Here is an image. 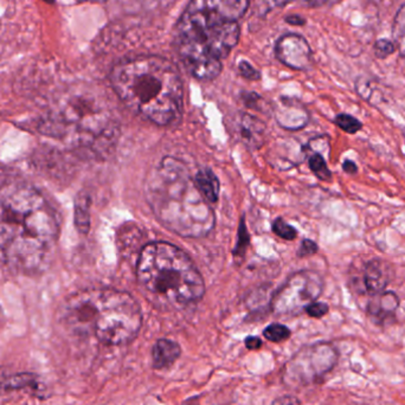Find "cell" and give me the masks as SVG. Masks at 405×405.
Instances as JSON below:
<instances>
[{
    "label": "cell",
    "mask_w": 405,
    "mask_h": 405,
    "mask_svg": "<svg viewBox=\"0 0 405 405\" xmlns=\"http://www.w3.org/2000/svg\"><path fill=\"white\" fill-rule=\"evenodd\" d=\"M59 235V216L42 192L22 182L0 186V265L25 275L42 273Z\"/></svg>",
    "instance_id": "cell-1"
},
{
    "label": "cell",
    "mask_w": 405,
    "mask_h": 405,
    "mask_svg": "<svg viewBox=\"0 0 405 405\" xmlns=\"http://www.w3.org/2000/svg\"><path fill=\"white\" fill-rule=\"evenodd\" d=\"M249 0H191L177 23L175 50L186 71L210 81L222 71V61L236 47L240 20Z\"/></svg>",
    "instance_id": "cell-2"
},
{
    "label": "cell",
    "mask_w": 405,
    "mask_h": 405,
    "mask_svg": "<svg viewBox=\"0 0 405 405\" xmlns=\"http://www.w3.org/2000/svg\"><path fill=\"white\" fill-rule=\"evenodd\" d=\"M114 91L129 110L159 126L179 120L184 105L183 81L168 59L141 56L114 66Z\"/></svg>",
    "instance_id": "cell-3"
},
{
    "label": "cell",
    "mask_w": 405,
    "mask_h": 405,
    "mask_svg": "<svg viewBox=\"0 0 405 405\" xmlns=\"http://www.w3.org/2000/svg\"><path fill=\"white\" fill-rule=\"evenodd\" d=\"M145 196L156 219L175 234L200 238L214 229L210 202L186 166L175 158L166 156L148 172Z\"/></svg>",
    "instance_id": "cell-4"
},
{
    "label": "cell",
    "mask_w": 405,
    "mask_h": 405,
    "mask_svg": "<svg viewBox=\"0 0 405 405\" xmlns=\"http://www.w3.org/2000/svg\"><path fill=\"white\" fill-rule=\"evenodd\" d=\"M59 321L78 337L94 335L100 343L120 346L139 334L142 313L131 294L117 289H87L69 296Z\"/></svg>",
    "instance_id": "cell-5"
},
{
    "label": "cell",
    "mask_w": 405,
    "mask_h": 405,
    "mask_svg": "<svg viewBox=\"0 0 405 405\" xmlns=\"http://www.w3.org/2000/svg\"><path fill=\"white\" fill-rule=\"evenodd\" d=\"M141 287L165 307L183 308L202 299L205 286L191 258L178 246L154 242L144 246L138 260Z\"/></svg>",
    "instance_id": "cell-6"
},
{
    "label": "cell",
    "mask_w": 405,
    "mask_h": 405,
    "mask_svg": "<svg viewBox=\"0 0 405 405\" xmlns=\"http://www.w3.org/2000/svg\"><path fill=\"white\" fill-rule=\"evenodd\" d=\"M44 132L76 147L105 152L117 137V122L94 98L74 96L49 117Z\"/></svg>",
    "instance_id": "cell-7"
},
{
    "label": "cell",
    "mask_w": 405,
    "mask_h": 405,
    "mask_svg": "<svg viewBox=\"0 0 405 405\" xmlns=\"http://www.w3.org/2000/svg\"><path fill=\"white\" fill-rule=\"evenodd\" d=\"M338 353L331 344L318 343L304 347L285 367L284 381L289 386H304L316 382L334 367Z\"/></svg>",
    "instance_id": "cell-8"
},
{
    "label": "cell",
    "mask_w": 405,
    "mask_h": 405,
    "mask_svg": "<svg viewBox=\"0 0 405 405\" xmlns=\"http://www.w3.org/2000/svg\"><path fill=\"white\" fill-rule=\"evenodd\" d=\"M321 275L313 270H301L286 281L272 300L277 316H295L314 302L323 293Z\"/></svg>",
    "instance_id": "cell-9"
},
{
    "label": "cell",
    "mask_w": 405,
    "mask_h": 405,
    "mask_svg": "<svg viewBox=\"0 0 405 405\" xmlns=\"http://www.w3.org/2000/svg\"><path fill=\"white\" fill-rule=\"evenodd\" d=\"M277 59L296 71H304L312 63V50L307 40L299 35H286L277 45Z\"/></svg>",
    "instance_id": "cell-10"
},
{
    "label": "cell",
    "mask_w": 405,
    "mask_h": 405,
    "mask_svg": "<svg viewBox=\"0 0 405 405\" xmlns=\"http://www.w3.org/2000/svg\"><path fill=\"white\" fill-rule=\"evenodd\" d=\"M236 135L249 148L261 147L265 140V125L249 114H238L233 124Z\"/></svg>",
    "instance_id": "cell-11"
},
{
    "label": "cell",
    "mask_w": 405,
    "mask_h": 405,
    "mask_svg": "<svg viewBox=\"0 0 405 405\" xmlns=\"http://www.w3.org/2000/svg\"><path fill=\"white\" fill-rule=\"evenodd\" d=\"M392 277V269L382 258L369 262L364 273V284L370 295L374 296L384 292Z\"/></svg>",
    "instance_id": "cell-12"
},
{
    "label": "cell",
    "mask_w": 405,
    "mask_h": 405,
    "mask_svg": "<svg viewBox=\"0 0 405 405\" xmlns=\"http://www.w3.org/2000/svg\"><path fill=\"white\" fill-rule=\"evenodd\" d=\"M277 119L284 128L301 129L307 125L308 113L299 103L285 100L277 108Z\"/></svg>",
    "instance_id": "cell-13"
},
{
    "label": "cell",
    "mask_w": 405,
    "mask_h": 405,
    "mask_svg": "<svg viewBox=\"0 0 405 405\" xmlns=\"http://www.w3.org/2000/svg\"><path fill=\"white\" fill-rule=\"evenodd\" d=\"M182 355L179 344L170 339H159L152 351V365L156 370H166L177 362Z\"/></svg>",
    "instance_id": "cell-14"
},
{
    "label": "cell",
    "mask_w": 405,
    "mask_h": 405,
    "mask_svg": "<svg viewBox=\"0 0 405 405\" xmlns=\"http://www.w3.org/2000/svg\"><path fill=\"white\" fill-rule=\"evenodd\" d=\"M374 296L376 297L369 304L367 311L371 316L377 318L378 320L385 319L388 316H392L399 306L398 296L392 292L381 293Z\"/></svg>",
    "instance_id": "cell-15"
},
{
    "label": "cell",
    "mask_w": 405,
    "mask_h": 405,
    "mask_svg": "<svg viewBox=\"0 0 405 405\" xmlns=\"http://www.w3.org/2000/svg\"><path fill=\"white\" fill-rule=\"evenodd\" d=\"M90 196L87 192H78L75 198V226L80 234H88L90 229Z\"/></svg>",
    "instance_id": "cell-16"
},
{
    "label": "cell",
    "mask_w": 405,
    "mask_h": 405,
    "mask_svg": "<svg viewBox=\"0 0 405 405\" xmlns=\"http://www.w3.org/2000/svg\"><path fill=\"white\" fill-rule=\"evenodd\" d=\"M193 178L199 191L202 192L207 202H216L219 200V182L214 172L210 170H200Z\"/></svg>",
    "instance_id": "cell-17"
},
{
    "label": "cell",
    "mask_w": 405,
    "mask_h": 405,
    "mask_svg": "<svg viewBox=\"0 0 405 405\" xmlns=\"http://www.w3.org/2000/svg\"><path fill=\"white\" fill-rule=\"evenodd\" d=\"M37 385V378L35 374H18L8 377H0V390L12 391V390L24 389L27 386Z\"/></svg>",
    "instance_id": "cell-18"
},
{
    "label": "cell",
    "mask_w": 405,
    "mask_h": 405,
    "mask_svg": "<svg viewBox=\"0 0 405 405\" xmlns=\"http://www.w3.org/2000/svg\"><path fill=\"white\" fill-rule=\"evenodd\" d=\"M392 37L396 49L399 51L402 59L405 61V4L398 10L395 17Z\"/></svg>",
    "instance_id": "cell-19"
},
{
    "label": "cell",
    "mask_w": 405,
    "mask_h": 405,
    "mask_svg": "<svg viewBox=\"0 0 405 405\" xmlns=\"http://www.w3.org/2000/svg\"><path fill=\"white\" fill-rule=\"evenodd\" d=\"M309 168L320 180L330 182L332 179L331 171L327 168L326 160L323 158V154L313 153L312 156H309Z\"/></svg>",
    "instance_id": "cell-20"
},
{
    "label": "cell",
    "mask_w": 405,
    "mask_h": 405,
    "mask_svg": "<svg viewBox=\"0 0 405 405\" xmlns=\"http://www.w3.org/2000/svg\"><path fill=\"white\" fill-rule=\"evenodd\" d=\"M265 339H268L272 343H281L285 341L290 337V331L288 327H286L281 323H272L263 331Z\"/></svg>",
    "instance_id": "cell-21"
},
{
    "label": "cell",
    "mask_w": 405,
    "mask_h": 405,
    "mask_svg": "<svg viewBox=\"0 0 405 405\" xmlns=\"http://www.w3.org/2000/svg\"><path fill=\"white\" fill-rule=\"evenodd\" d=\"M335 124L343 129L344 132L348 133V134H355L362 129V124L358 119L348 115V114H340L335 117Z\"/></svg>",
    "instance_id": "cell-22"
},
{
    "label": "cell",
    "mask_w": 405,
    "mask_h": 405,
    "mask_svg": "<svg viewBox=\"0 0 405 405\" xmlns=\"http://www.w3.org/2000/svg\"><path fill=\"white\" fill-rule=\"evenodd\" d=\"M273 230L279 237L287 240V241L295 240L296 236H297L295 228H293L290 224L286 223L282 219H275V222L273 223Z\"/></svg>",
    "instance_id": "cell-23"
},
{
    "label": "cell",
    "mask_w": 405,
    "mask_h": 405,
    "mask_svg": "<svg viewBox=\"0 0 405 405\" xmlns=\"http://www.w3.org/2000/svg\"><path fill=\"white\" fill-rule=\"evenodd\" d=\"M249 246V236L246 234V226L242 221L240 224V233H238L237 246L235 249L234 255L236 258H242L246 253V246Z\"/></svg>",
    "instance_id": "cell-24"
},
{
    "label": "cell",
    "mask_w": 405,
    "mask_h": 405,
    "mask_svg": "<svg viewBox=\"0 0 405 405\" xmlns=\"http://www.w3.org/2000/svg\"><path fill=\"white\" fill-rule=\"evenodd\" d=\"M395 51H396V45L394 42H390L388 39H381L374 44V54L379 59H385L391 54H394Z\"/></svg>",
    "instance_id": "cell-25"
},
{
    "label": "cell",
    "mask_w": 405,
    "mask_h": 405,
    "mask_svg": "<svg viewBox=\"0 0 405 405\" xmlns=\"http://www.w3.org/2000/svg\"><path fill=\"white\" fill-rule=\"evenodd\" d=\"M306 313L308 316H312V318H323V316H326L328 313V306L323 302H312L306 307Z\"/></svg>",
    "instance_id": "cell-26"
},
{
    "label": "cell",
    "mask_w": 405,
    "mask_h": 405,
    "mask_svg": "<svg viewBox=\"0 0 405 405\" xmlns=\"http://www.w3.org/2000/svg\"><path fill=\"white\" fill-rule=\"evenodd\" d=\"M240 73H241L243 78H248V80H258L260 78V73H258L251 64L248 62L240 63Z\"/></svg>",
    "instance_id": "cell-27"
},
{
    "label": "cell",
    "mask_w": 405,
    "mask_h": 405,
    "mask_svg": "<svg viewBox=\"0 0 405 405\" xmlns=\"http://www.w3.org/2000/svg\"><path fill=\"white\" fill-rule=\"evenodd\" d=\"M318 251V244L316 242L311 241V240H304L301 243L300 249H299V256L300 258H306V256H311Z\"/></svg>",
    "instance_id": "cell-28"
},
{
    "label": "cell",
    "mask_w": 405,
    "mask_h": 405,
    "mask_svg": "<svg viewBox=\"0 0 405 405\" xmlns=\"http://www.w3.org/2000/svg\"><path fill=\"white\" fill-rule=\"evenodd\" d=\"M272 405H300L299 399L293 396H284V397L277 398L272 403Z\"/></svg>",
    "instance_id": "cell-29"
},
{
    "label": "cell",
    "mask_w": 405,
    "mask_h": 405,
    "mask_svg": "<svg viewBox=\"0 0 405 405\" xmlns=\"http://www.w3.org/2000/svg\"><path fill=\"white\" fill-rule=\"evenodd\" d=\"M340 0H306L309 6L313 8H320V6H332V5L338 4Z\"/></svg>",
    "instance_id": "cell-30"
},
{
    "label": "cell",
    "mask_w": 405,
    "mask_h": 405,
    "mask_svg": "<svg viewBox=\"0 0 405 405\" xmlns=\"http://www.w3.org/2000/svg\"><path fill=\"white\" fill-rule=\"evenodd\" d=\"M246 346L248 350H258L261 348L262 340L258 337H248L246 339Z\"/></svg>",
    "instance_id": "cell-31"
},
{
    "label": "cell",
    "mask_w": 405,
    "mask_h": 405,
    "mask_svg": "<svg viewBox=\"0 0 405 405\" xmlns=\"http://www.w3.org/2000/svg\"><path fill=\"white\" fill-rule=\"evenodd\" d=\"M344 171L348 173V175H355L358 172V168L357 165L352 161V160H345L343 164Z\"/></svg>",
    "instance_id": "cell-32"
},
{
    "label": "cell",
    "mask_w": 405,
    "mask_h": 405,
    "mask_svg": "<svg viewBox=\"0 0 405 405\" xmlns=\"http://www.w3.org/2000/svg\"><path fill=\"white\" fill-rule=\"evenodd\" d=\"M286 22L293 25H302L304 24V20L299 16H289L286 18Z\"/></svg>",
    "instance_id": "cell-33"
},
{
    "label": "cell",
    "mask_w": 405,
    "mask_h": 405,
    "mask_svg": "<svg viewBox=\"0 0 405 405\" xmlns=\"http://www.w3.org/2000/svg\"><path fill=\"white\" fill-rule=\"evenodd\" d=\"M290 0H275V4L277 5H284L286 3H288Z\"/></svg>",
    "instance_id": "cell-34"
}]
</instances>
